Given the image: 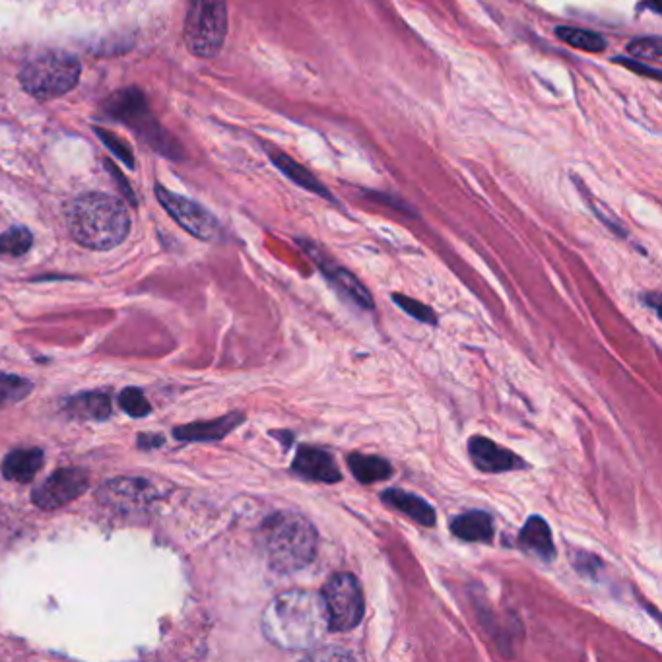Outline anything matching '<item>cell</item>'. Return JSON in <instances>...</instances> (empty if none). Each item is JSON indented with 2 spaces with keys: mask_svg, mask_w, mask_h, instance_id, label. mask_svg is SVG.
<instances>
[{
  "mask_svg": "<svg viewBox=\"0 0 662 662\" xmlns=\"http://www.w3.org/2000/svg\"><path fill=\"white\" fill-rule=\"evenodd\" d=\"M175 0H0V8L14 10L16 20L53 26L59 22H127L158 12Z\"/></svg>",
  "mask_w": 662,
  "mask_h": 662,
  "instance_id": "6da1fadb",
  "label": "cell"
},
{
  "mask_svg": "<svg viewBox=\"0 0 662 662\" xmlns=\"http://www.w3.org/2000/svg\"><path fill=\"white\" fill-rule=\"evenodd\" d=\"M327 631V606L321 593L315 591H284L274 596L263 612V633L278 649H309L319 643Z\"/></svg>",
  "mask_w": 662,
  "mask_h": 662,
  "instance_id": "7a4b0ae2",
  "label": "cell"
},
{
  "mask_svg": "<svg viewBox=\"0 0 662 662\" xmlns=\"http://www.w3.org/2000/svg\"><path fill=\"white\" fill-rule=\"evenodd\" d=\"M259 548L272 571L288 575L315 562L319 532L296 511H276L266 517L259 530Z\"/></svg>",
  "mask_w": 662,
  "mask_h": 662,
  "instance_id": "3957f363",
  "label": "cell"
},
{
  "mask_svg": "<svg viewBox=\"0 0 662 662\" xmlns=\"http://www.w3.org/2000/svg\"><path fill=\"white\" fill-rule=\"evenodd\" d=\"M67 226L70 235L80 245L107 251L127 239L131 232V216L121 200L92 193L68 204Z\"/></svg>",
  "mask_w": 662,
  "mask_h": 662,
  "instance_id": "277c9868",
  "label": "cell"
},
{
  "mask_svg": "<svg viewBox=\"0 0 662 662\" xmlns=\"http://www.w3.org/2000/svg\"><path fill=\"white\" fill-rule=\"evenodd\" d=\"M228 34L226 0H189L185 18V43L200 59L216 57Z\"/></svg>",
  "mask_w": 662,
  "mask_h": 662,
  "instance_id": "5b68a950",
  "label": "cell"
},
{
  "mask_svg": "<svg viewBox=\"0 0 662 662\" xmlns=\"http://www.w3.org/2000/svg\"><path fill=\"white\" fill-rule=\"evenodd\" d=\"M80 61L68 53L53 51L30 61L20 72L24 90L37 98H59L80 80Z\"/></svg>",
  "mask_w": 662,
  "mask_h": 662,
  "instance_id": "8992f818",
  "label": "cell"
},
{
  "mask_svg": "<svg viewBox=\"0 0 662 662\" xmlns=\"http://www.w3.org/2000/svg\"><path fill=\"white\" fill-rule=\"evenodd\" d=\"M321 596L329 614V631H352L362 624L365 600L362 585L352 573H336L323 587Z\"/></svg>",
  "mask_w": 662,
  "mask_h": 662,
  "instance_id": "52a82bcc",
  "label": "cell"
},
{
  "mask_svg": "<svg viewBox=\"0 0 662 662\" xmlns=\"http://www.w3.org/2000/svg\"><path fill=\"white\" fill-rule=\"evenodd\" d=\"M105 111H107V115L133 125V129L144 134L150 140V144H154L160 152H164L167 156L179 154L175 150V142L152 119L146 100L138 90L129 88V90H121V92L113 94L109 100L105 101Z\"/></svg>",
  "mask_w": 662,
  "mask_h": 662,
  "instance_id": "ba28073f",
  "label": "cell"
},
{
  "mask_svg": "<svg viewBox=\"0 0 662 662\" xmlns=\"http://www.w3.org/2000/svg\"><path fill=\"white\" fill-rule=\"evenodd\" d=\"M156 197L162 202V206L171 214V218L195 237L212 241L220 235V224L218 220L195 200L185 199L181 195H175L167 191L166 187L156 185Z\"/></svg>",
  "mask_w": 662,
  "mask_h": 662,
  "instance_id": "9c48e42d",
  "label": "cell"
},
{
  "mask_svg": "<svg viewBox=\"0 0 662 662\" xmlns=\"http://www.w3.org/2000/svg\"><path fill=\"white\" fill-rule=\"evenodd\" d=\"M299 243L307 251V255L313 259V263L319 266V270L329 280L332 288L342 298L348 299L354 305H358L360 309H369L371 311L375 307V301L371 298L369 290L365 288L364 284L360 282V278L354 272H350L344 266L334 263L331 257L321 247H317L315 243H311V241H299Z\"/></svg>",
  "mask_w": 662,
  "mask_h": 662,
  "instance_id": "30bf717a",
  "label": "cell"
},
{
  "mask_svg": "<svg viewBox=\"0 0 662 662\" xmlns=\"http://www.w3.org/2000/svg\"><path fill=\"white\" fill-rule=\"evenodd\" d=\"M88 484L90 476L84 468H61L35 488L32 501L41 509H59L82 496L88 490Z\"/></svg>",
  "mask_w": 662,
  "mask_h": 662,
  "instance_id": "8fae6325",
  "label": "cell"
},
{
  "mask_svg": "<svg viewBox=\"0 0 662 662\" xmlns=\"http://www.w3.org/2000/svg\"><path fill=\"white\" fill-rule=\"evenodd\" d=\"M468 455L472 464L484 474L515 472L529 466L523 457H519L511 449L497 445L496 441L484 435H472L468 439Z\"/></svg>",
  "mask_w": 662,
  "mask_h": 662,
  "instance_id": "7c38bea8",
  "label": "cell"
},
{
  "mask_svg": "<svg viewBox=\"0 0 662 662\" xmlns=\"http://www.w3.org/2000/svg\"><path fill=\"white\" fill-rule=\"evenodd\" d=\"M292 472L307 482L336 484L342 482V472L331 451L313 445H301L292 463Z\"/></svg>",
  "mask_w": 662,
  "mask_h": 662,
  "instance_id": "4fadbf2b",
  "label": "cell"
},
{
  "mask_svg": "<svg viewBox=\"0 0 662 662\" xmlns=\"http://www.w3.org/2000/svg\"><path fill=\"white\" fill-rule=\"evenodd\" d=\"M517 542H519V548H523L527 554L538 558L540 562L550 563L556 560V544H554L552 529L546 523V519L540 515L529 517V521L519 532Z\"/></svg>",
  "mask_w": 662,
  "mask_h": 662,
  "instance_id": "5bb4252c",
  "label": "cell"
},
{
  "mask_svg": "<svg viewBox=\"0 0 662 662\" xmlns=\"http://www.w3.org/2000/svg\"><path fill=\"white\" fill-rule=\"evenodd\" d=\"M381 501L385 505L393 507L398 513L406 515L408 519L416 521L422 527H435V523H437L435 509L424 497L410 494V492L400 490V488H389L381 494Z\"/></svg>",
  "mask_w": 662,
  "mask_h": 662,
  "instance_id": "9a60e30c",
  "label": "cell"
},
{
  "mask_svg": "<svg viewBox=\"0 0 662 662\" xmlns=\"http://www.w3.org/2000/svg\"><path fill=\"white\" fill-rule=\"evenodd\" d=\"M451 532L463 542L492 544L494 540V517L488 511H466L451 521Z\"/></svg>",
  "mask_w": 662,
  "mask_h": 662,
  "instance_id": "2e32d148",
  "label": "cell"
},
{
  "mask_svg": "<svg viewBox=\"0 0 662 662\" xmlns=\"http://www.w3.org/2000/svg\"><path fill=\"white\" fill-rule=\"evenodd\" d=\"M265 148L268 156H270V162L278 167L290 181H294L298 187L309 191V193H313V195H317V197L332 200L329 189L309 169H305L294 158H290L288 154H284V152H280V150H276L272 146H265Z\"/></svg>",
  "mask_w": 662,
  "mask_h": 662,
  "instance_id": "e0dca14e",
  "label": "cell"
},
{
  "mask_svg": "<svg viewBox=\"0 0 662 662\" xmlns=\"http://www.w3.org/2000/svg\"><path fill=\"white\" fill-rule=\"evenodd\" d=\"M43 466L41 449H16L2 461V476L12 482H32Z\"/></svg>",
  "mask_w": 662,
  "mask_h": 662,
  "instance_id": "ac0fdd59",
  "label": "cell"
},
{
  "mask_svg": "<svg viewBox=\"0 0 662 662\" xmlns=\"http://www.w3.org/2000/svg\"><path fill=\"white\" fill-rule=\"evenodd\" d=\"M348 466H350L354 478L362 484H375V482H381V480H387L393 476V464L377 455L352 453L348 457Z\"/></svg>",
  "mask_w": 662,
  "mask_h": 662,
  "instance_id": "d6986e66",
  "label": "cell"
},
{
  "mask_svg": "<svg viewBox=\"0 0 662 662\" xmlns=\"http://www.w3.org/2000/svg\"><path fill=\"white\" fill-rule=\"evenodd\" d=\"M241 422H245V416L230 414V416H224L214 422L181 428L177 431V437L191 439V441H218V439L226 437L230 431L235 430Z\"/></svg>",
  "mask_w": 662,
  "mask_h": 662,
  "instance_id": "ffe728a7",
  "label": "cell"
},
{
  "mask_svg": "<svg viewBox=\"0 0 662 662\" xmlns=\"http://www.w3.org/2000/svg\"><path fill=\"white\" fill-rule=\"evenodd\" d=\"M67 410L80 418L105 420L111 416V402L105 395H80L68 402Z\"/></svg>",
  "mask_w": 662,
  "mask_h": 662,
  "instance_id": "44dd1931",
  "label": "cell"
},
{
  "mask_svg": "<svg viewBox=\"0 0 662 662\" xmlns=\"http://www.w3.org/2000/svg\"><path fill=\"white\" fill-rule=\"evenodd\" d=\"M558 37L562 39L563 43L581 49V51H589V53H600L606 49L608 41L596 32L591 30H581V28H569V26H560L556 30Z\"/></svg>",
  "mask_w": 662,
  "mask_h": 662,
  "instance_id": "7402d4cb",
  "label": "cell"
},
{
  "mask_svg": "<svg viewBox=\"0 0 662 662\" xmlns=\"http://www.w3.org/2000/svg\"><path fill=\"white\" fill-rule=\"evenodd\" d=\"M34 237L26 228H12L0 235V255L22 257L32 249Z\"/></svg>",
  "mask_w": 662,
  "mask_h": 662,
  "instance_id": "603a6c76",
  "label": "cell"
},
{
  "mask_svg": "<svg viewBox=\"0 0 662 662\" xmlns=\"http://www.w3.org/2000/svg\"><path fill=\"white\" fill-rule=\"evenodd\" d=\"M32 393V383L16 375H0V408L14 404Z\"/></svg>",
  "mask_w": 662,
  "mask_h": 662,
  "instance_id": "cb8c5ba5",
  "label": "cell"
},
{
  "mask_svg": "<svg viewBox=\"0 0 662 662\" xmlns=\"http://www.w3.org/2000/svg\"><path fill=\"white\" fill-rule=\"evenodd\" d=\"M393 301L397 303V307H400L406 315L414 317L416 321L420 323H426V325H437L439 317L437 313L431 309L430 305L418 301V299L408 298V296H402V294H393Z\"/></svg>",
  "mask_w": 662,
  "mask_h": 662,
  "instance_id": "d4e9b609",
  "label": "cell"
},
{
  "mask_svg": "<svg viewBox=\"0 0 662 662\" xmlns=\"http://www.w3.org/2000/svg\"><path fill=\"white\" fill-rule=\"evenodd\" d=\"M628 53L635 59L647 61V63H662V41L661 37H643L635 39L628 45Z\"/></svg>",
  "mask_w": 662,
  "mask_h": 662,
  "instance_id": "484cf974",
  "label": "cell"
},
{
  "mask_svg": "<svg viewBox=\"0 0 662 662\" xmlns=\"http://www.w3.org/2000/svg\"><path fill=\"white\" fill-rule=\"evenodd\" d=\"M119 404H121V408H123L127 414H131L133 418H144V416H148L150 410H152L148 398L144 397V393L138 391V389H127V391H123L121 397H119Z\"/></svg>",
  "mask_w": 662,
  "mask_h": 662,
  "instance_id": "4316f807",
  "label": "cell"
},
{
  "mask_svg": "<svg viewBox=\"0 0 662 662\" xmlns=\"http://www.w3.org/2000/svg\"><path fill=\"white\" fill-rule=\"evenodd\" d=\"M96 133H98V136L103 140V144H105V146H107L117 158H121L127 166L134 167L133 150L127 146V142H123L117 134L103 131V129H96Z\"/></svg>",
  "mask_w": 662,
  "mask_h": 662,
  "instance_id": "83f0119b",
  "label": "cell"
},
{
  "mask_svg": "<svg viewBox=\"0 0 662 662\" xmlns=\"http://www.w3.org/2000/svg\"><path fill=\"white\" fill-rule=\"evenodd\" d=\"M575 567L579 573H583L587 577H595L598 569L602 567V560L593 556L591 552H579V556L575 558Z\"/></svg>",
  "mask_w": 662,
  "mask_h": 662,
  "instance_id": "f1b7e54d",
  "label": "cell"
},
{
  "mask_svg": "<svg viewBox=\"0 0 662 662\" xmlns=\"http://www.w3.org/2000/svg\"><path fill=\"white\" fill-rule=\"evenodd\" d=\"M614 63H620V65H624V67L633 70V72H637V74H643V76H651V78H655V80H661V70L657 67L643 65V63L633 61V59H629V57H616Z\"/></svg>",
  "mask_w": 662,
  "mask_h": 662,
  "instance_id": "f546056e",
  "label": "cell"
},
{
  "mask_svg": "<svg viewBox=\"0 0 662 662\" xmlns=\"http://www.w3.org/2000/svg\"><path fill=\"white\" fill-rule=\"evenodd\" d=\"M107 167H109V171H113V173H115V177L121 181V185H123V193H125V195H127V197H129V199L133 200L134 202L133 189H131V185H129V183H127V181L121 177V171H119L117 167L111 166V164H107Z\"/></svg>",
  "mask_w": 662,
  "mask_h": 662,
  "instance_id": "4dcf8cb0",
  "label": "cell"
},
{
  "mask_svg": "<svg viewBox=\"0 0 662 662\" xmlns=\"http://www.w3.org/2000/svg\"><path fill=\"white\" fill-rule=\"evenodd\" d=\"M643 303H647L649 307L655 309V313H659V305H661V296L655 292V294H647V296H641Z\"/></svg>",
  "mask_w": 662,
  "mask_h": 662,
  "instance_id": "1f68e13d",
  "label": "cell"
}]
</instances>
